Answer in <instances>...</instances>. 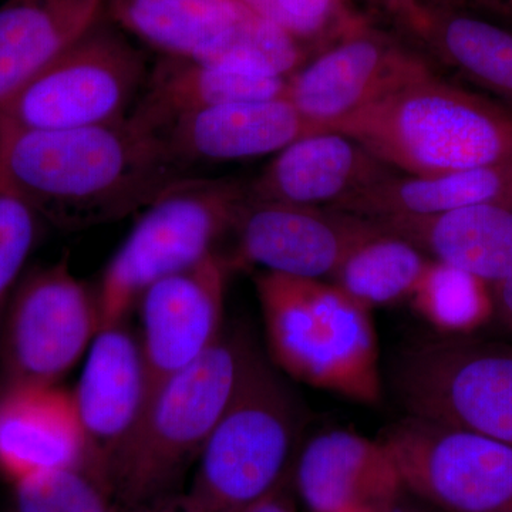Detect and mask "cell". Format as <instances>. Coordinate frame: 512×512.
<instances>
[{"label":"cell","mask_w":512,"mask_h":512,"mask_svg":"<svg viewBox=\"0 0 512 512\" xmlns=\"http://www.w3.org/2000/svg\"><path fill=\"white\" fill-rule=\"evenodd\" d=\"M194 173L130 116L100 126L0 134V188L57 227H96L141 212Z\"/></svg>","instance_id":"cell-1"},{"label":"cell","mask_w":512,"mask_h":512,"mask_svg":"<svg viewBox=\"0 0 512 512\" xmlns=\"http://www.w3.org/2000/svg\"><path fill=\"white\" fill-rule=\"evenodd\" d=\"M329 131L407 175L512 163L511 107L447 82L427 66Z\"/></svg>","instance_id":"cell-2"},{"label":"cell","mask_w":512,"mask_h":512,"mask_svg":"<svg viewBox=\"0 0 512 512\" xmlns=\"http://www.w3.org/2000/svg\"><path fill=\"white\" fill-rule=\"evenodd\" d=\"M259 353L248 330L225 329L205 355L151 390L136 429L107 471L123 508L173 495L171 488L197 461Z\"/></svg>","instance_id":"cell-3"},{"label":"cell","mask_w":512,"mask_h":512,"mask_svg":"<svg viewBox=\"0 0 512 512\" xmlns=\"http://www.w3.org/2000/svg\"><path fill=\"white\" fill-rule=\"evenodd\" d=\"M269 353L282 373L362 404L383 397L372 311L322 279L255 276Z\"/></svg>","instance_id":"cell-4"},{"label":"cell","mask_w":512,"mask_h":512,"mask_svg":"<svg viewBox=\"0 0 512 512\" xmlns=\"http://www.w3.org/2000/svg\"><path fill=\"white\" fill-rule=\"evenodd\" d=\"M306 409L259 353L231 406L198 456L190 491L200 512H241L288 483Z\"/></svg>","instance_id":"cell-5"},{"label":"cell","mask_w":512,"mask_h":512,"mask_svg":"<svg viewBox=\"0 0 512 512\" xmlns=\"http://www.w3.org/2000/svg\"><path fill=\"white\" fill-rule=\"evenodd\" d=\"M247 200L248 183L195 175L144 208L101 275L100 329L127 320L151 285L218 254Z\"/></svg>","instance_id":"cell-6"},{"label":"cell","mask_w":512,"mask_h":512,"mask_svg":"<svg viewBox=\"0 0 512 512\" xmlns=\"http://www.w3.org/2000/svg\"><path fill=\"white\" fill-rule=\"evenodd\" d=\"M390 386L407 416L483 434L512 446V345L443 336L407 346Z\"/></svg>","instance_id":"cell-7"},{"label":"cell","mask_w":512,"mask_h":512,"mask_svg":"<svg viewBox=\"0 0 512 512\" xmlns=\"http://www.w3.org/2000/svg\"><path fill=\"white\" fill-rule=\"evenodd\" d=\"M148 74L143 53L100 20L0 109V134L70 130L124 119Z\"/></svg>","instance_id":"cell-8"},{"label":"cell","mask_w":512,"mask_h":512,"mask_svg":"<svg viewBox=\"0 0 512 512\" xmlns=\"http://www.w3.org/2000/svg\"><path fill=\"white\" fill-rule=\"evenodd\" d=\"M107 9L165 56L271 77L301 64L295 37L242 0H109Z\"/></svg>","instance_id":"cell-9"},{"label":"cell","mask_w":512,"mask_h":512,"mask_svg":"<svg viewBox=\"0 0 512 512\" xmlns=\"http://www.w3.org/2000/svg\"><path fill=\"white\" fill-rule=\"evenodd\" d=\"M100 330L96 291L66 259L23 274L0 326V390L57 386Z\"/></svg>","instance_id":"cell-10"},{"label":"cell","mask_w":512,"mask_h":512,"mask_svg":"<svg viewBox=\"0 0 512 512\" xmlns=\"http://www.w3.org/2000/svg\"><path fill=\"white\" fill-rule=\"evenodd\" d=\"M404 490L447 512L512 507V446L483 434L407 416L380 434Z\"/></svg>","instance_id":"cell-11"},{"label":"cell","mask_w":512,"mask_h":512,"mask_svg":"<svg viewBox=\"0 0 512 512\" xmlns=\"http://www.w3.org/2000/svg\"><path fill=\"white\" fill-rule=\"evenodd\" d=\"M380 231L377 222L348 212L252 200L248 194L227 261L232 269L256 265L275 274L332 278L357 245Z\"/></svg>","instance_id":"cell-12"},{"label":"cell","mask_w":512,"mask_h":512,"mask_svg":"<svg viewBox=\"0 0 512 512\" xmlns=\"http://www.w3.org/2000/svg\"><path fill=\"white\" fill-rule=\"evenodd\" d=\"M214 254L151 285L137 303L138 332L151 390L208 352L224 333L225 295L231 272Z\"/></svg>","instance_id":"cell-13"},{"label":"cell","mask_w":512,"mask_h":512,"mask_svg":"<svg viewBox=\"0 0 512 512\" xmlns=\"http://www.w3.org/2000/svg\"><path fill=\"white\" fill-rule=\"evenodd\" d=\"M150 393V373L138 332L127 320L103 326L87 352L72 394L90 448L106 474L136 429Z\"/></svg>","instance_id":"cell-14"},{"label":"cell","mask_w":512,"mask_h":512,"mask_svg":"<svg viewBox=\"0 0 512 512\" xmlns=\"http://www.w3.org/2000/svg\"><path fill=\"white\" fill-rule=\"evenodd\" d=\"M83 466L104 471L84 433L72 390L60 384L0 390L2 480L12 487L30 478Z\"/></svg>","instance_id":"cell-15"},{"label":"cell","mask_w":512,"mask_h":512,"mask_svg":"<svg viewBox=\"0 0 512 512\" xmlns=\"http://www.w3.org/2000/svg\"><path fill=\"white\" fill-rule=\"evenodd\" d=\"M291 478L311 512L382 511L406 491L382 441L343 429L306 441Z\"/></svg>","instance_id":"cell-16"},{"label":"cell","mask_w":512,"mask_h":512,"mask_svg":"<svg viewBox=\"0 0 512 512\" xmlns=\"http://www.w3.org/2000/svg\"><path fill=\"white\" fill-rule=\"evenodd\" d=\"M315 133L292 101L281 96L194 111L168 124L160 136L175 160L194 173L201 164L279 153Z\"/></svg>","instance_id":"cell-17"},{"label":"cell","mask_w":512,"mask_h":512,"mask_svg":"<svg viewBox=\"0 0 512 512\" xmlns=\"http://www.w3.org/2000/svg\"><path fill=\"white\" fill-rule=\"evenodd\" d=\"M423 67L419 59L359 37L296 70L288 77L285 96L316 133H325Z\"/></svg>","instance_id":"cell-18"},{"label":"cell","mask_w":512,"mask_h":512,"mask_svg":"<svg viewBox=\"0 0 512 512\" xmlns=\"http://www.w3.org/2000/svg\"><path fill=\"white\" fill-rule=\"evenodd\" d=\"M394 174L392 168L343 134L315 133L276 153L248 183L252 200L336 208Z\"/></svg>","instance_id":"cell-19"},{"label":"cell","mask_w":512,"mask_h":512,"mask_svg":"<svg viewBox=\"0 0 512 512\" xmlns=\"http://www.w3.org/2000/svg\"><path fill=\"white\" fill-rule=\"evenodd\" d=\"M377 224L433 261L461 269L491 286L512 272V201L485 202L429 217Z\"/></svg>","instance_id":"cell-20"},{"label":"cell","mask_w":512,"mask_h":512,"mask_svg":"<svg viewBox=\"0 0 512 512\" xmlns=\"http://www.w3.org/2000/svg\"><path fill=\"white\" fill-rule=\"evenodd\" d=\"M109 0L0 3V109L101 20Z\"/></svg>","instance_id":"cell-21"},{"label":"cell","mask_w":512,"mask_h":512,"mask_svg":"<svg viewBox=\"0 0 512 512\" xmlns=\"http://www.w3.org/2000/svg\"><path fill=\"white\" fill-rule=\"evenodd\" d=\"M286 83L288 77L259 76L165 56L150 70L146 86L128 116L160 134L175 119L194 111L285 96Z\"/></svg>","instance_id":"cell-22"},{"label":"cell","mask_w":512,"mask_h":512,"mask_svg":"<svg viewBox=\"0 0 512 512\" xmlns=\"http://www.w3.org/2000/svg\"><path fill=\"white\" fill-rule=\"evenodd\" d=\"M494 201H512V163L436 175L394 173L332 210L379 222L429 217Z\"/></svg>","instance_id":"cell-23"},{"label":"cell","mask_w":512,"mask_h":512,"mask_svg":"<svg viewBox=\"0 0 512 512\" xmlns=\"http://www.w3.org/2000/svg\"><path fill=\"white\" fill-rule=\"evenodd\" d=\"M430 261L409 241L382 229L346 256L332 284L372 311L410 299Z\"/></svg>","instance_id":"cell-24"},{"label":"cell","mask_w":512,"mask_h":512,"mask_svg":"<svg viewBox=\"0 0 512 512\" xmlns=\"http://www.w3.org/2000/svg\"><path fill=\"white\" fill-rule=\"evenodd\" d=\"M436 46L467 82L512 109V32L466 15L441 18Z\"/></svg>","instance_id":"cell-25"},{"label":"cell","mask_w":512,"mask_h":512,"mask_svg":"<svg viewBox=\"0 0 512 512\" xmlns=\"http://www.w3.org/2000/svg\"><path fill=\"white\" fill-rule=\"evenodd\" d=\"M410 301L420 318L443 336L473 335L494 318L490 284L433 259Z\"/></svg>","instance_id":"cell-26"},{"label":"cell","mask_w":512,"mask_h":512,"mask_svg":"<svg viewBox=\"0 0 512 512\" xmlns=\"http://www.w3.org/2000/svg\"><path fill=\"white\" fill-rule=\"evenodd\" d=\"M8 512H126L93 466L66 468L12 485Z\"/></svg>","instance_id":"cell-27"},{"label":"cell","mask_w":512,"mask_h":512,"mask_svg":"<svg viewBox=\"0 0 512 512\" xmlns=\"http://www.w3.org/2000/svg\"><path fill=\"white\" fill-rule=\"evenodd\" d=\"M42 217L19 195L0 188V326L40 234Z\"/></svg>","instance_id":"cell-28"},{"label":"cell","mask_w":512,"mask_h":512,"mask_svg":"<svg viewBox=\"0 0 512 512\" xmlns=\"http://www.w3.org/2000/svg\"><path fill=\"white\" fill-rule=\"evenodd\" d=\"M293 37L315 35L325 25L333 0H242Z\"/></svg>","instance_id":"cell-29"},{"label":"cell","mask_w":512,"mask_h":512,"mask_svg":"<svg viewBox=\"0 0 512 512\" xmlns=\"http://www.w3.org/2000/svg\"><path fill=\"white\" fill-rule=\"evenodd\" d=\"M493 288L494 316L512 329V272Z\"/></svg>","instance_id":"cell-30"},{"label":"cell","mask_w":512,"mask_h":512,"mask_svg":"<svg viewBox=\"0 0 512 512\" xmlns=\"http://www.w3.org/2000/svg\"><path fill=\"white\" fill-rule=\"evenodd\" d=\"M286 484L241 512H296Z\"/></svg>","instance_id":"cell-31"},{"label":"cell","mask_w":512,"mask_h":512,"mask_svg":"<svg viewBox=\"0 0 512 512\" xmlns=\"http://www.w3.org/2000/svg\"><path fill=\"white\" fill-rule=\"evenodd\" d=\"M126 512H200L190 504L184 495H168L161 500L130 508Z\"/></svg>","instance_id":"cell-32"},{"label":"cell","mask_w":512,"mask_h":512,"mask_svg":"<svg viewBox=\"0 0 512 512\" xmlns=\"http://www.w3.org/2000/svg\"><path fill=\"white\" fill-rule=\"evenodd\" d=\"M379 512H423L416 507H410V505H406L402 503V497L397 498L394 503L387 505L386 508H383L382 511Z\"/></svg>","instance_id":"cell-33"},{"label":"cell","mask_w":512,"mask_h":512,"mask_svg":"<svg viewBox=\"0 0 512 512\" xmlns=\"http://www.w3.org/2000/svg\"><path fill=\"white\" fill-rule=\"evenodd\" d=\"M491 2H493L495 6H498V8L512 15V0H491Z\"/></svg>","instance_id":"cell-34"},{"label":"cell","mask_w":512,"mask_h":512,"mask_svg":"<svg viewBox=\"0 0 512 512\" xmlns=\"http://www.w3.org/2000/svg\"><path fill=\"white\" fill-rule=\"evenodd\" d=\"M503 512H512V507L507 508V510H505V511H503Z\"/></svg>","instance_id":"cell-35"},{"label":"cell","mask_w":512,"mask_h":512,"mask_svg":"<svg viewBox=\"0 0 512 512\" xmlns=\"http://www.w3.org/2000/svg\"><path fill=\"white\" fill-rule=\"evenodd\" d=\"M377 512H379V511H377Z\"/></svg>","instance_id":"cell-36"}]
</instances>
